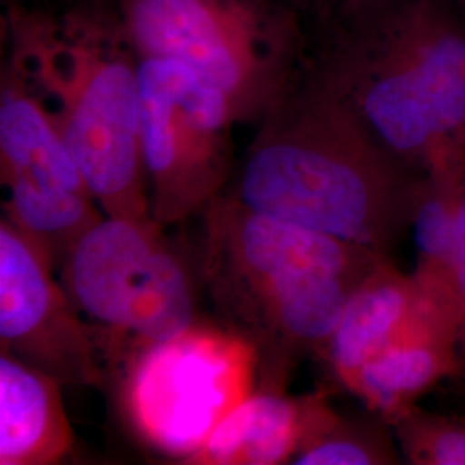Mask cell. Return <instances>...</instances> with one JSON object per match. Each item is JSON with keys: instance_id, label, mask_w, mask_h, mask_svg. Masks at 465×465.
<instances>
[{"instance_id": "8", "label": "cell", "mask_w": 465, "mask_h": 465, "mask_svg": "<svg viewBox=\"0 0 465 465\" xmlns=\"http://www.w3.org/2000/svg\"><path fill=\"white\" fill-rule=\"evenodd\" d=\"M203 214V278L214 302L299 274L364 278L384 253L257 213L223 192Z\"/></svg>"}, {"instance_id": "20", "label": "cell", "mask_w": 465, "mask_h": 465, "mask_svg": "<svg viewBox=\"0 0 465 465\" xmlns=\"http://www.w3.org/2000/svg\"><path fill=\"white\" fill-rule=\"evenodd\" d=\"M460 155H462V159H464V164H465V140H464V143H462V149H460Z\"/></svg>"}, {"instance_id": "15", "label": "cell", "mask_w": 465, "mask_h": 465, "mask_svg": "<svg viewBox=\"0 0 465 465\" xmlns=\"http://www.w3.org/2000/svg\"><path fill=\"white\" fill-rule=\"evenodd\" d=\"M465 164L451 163L424 173L411 217L416 243V280L424 305L455 336L453 259ZM457 343V340H455Z\"/></svg>"}, {"instance_id": "11", "label": "cell", "mask_w": 465, "mask_h": 465, "mask_svg": "<svg viewBox=\"0 0 465 465\" xmlns=\"http://www.w3.org/2000/svg\"><path fill=\"white\" fill-rule=\"evenodd\" d=\"M331 407L321 397L292 399L259 386L186 462L197 465H276L292 462Z\"/></svg>"}, {"instance_id": "12", "label": "cell", "mask_w": 465, "mask_h": 465, "mask_svg": "<svg viewBox=\"0 0 465 465\" xmlns=\"http://www.w3.org/2000/svg\"><path fill=\"white\" fill-rule=\"evenodd\" d=\"M63 386L0 351V465H54L74 447Z\"/></svg>"}, {"instance_id": "6", "label": "cell", "mask_w": 465, "mask_h": 465, "mask_svg": "<svg viewBox=\"0 0 465 465\" xmlns=\"http://www.w3.org/2000/svg\"><path fill=\"white\" fill-rule=\"evenodd\" d=\"M121 381L134 431L186 462L259 388L261 359L242 334L193 324L140 353Z\"/></svg>"}, {"instance_id": "4", "label": "cell", "mask_w": 465, "mask_h": 465, "mask_svg": "<svg viewBox=\"0 0 465 465\" xmlns=\"http://www.w3.org/2000/svg\"><path fill=\"white\" fill-rule=\"evenodd\" d=\"M138 57L178 61L261 121L309 54V23L288 0H111Z\"/></svg>"}, {"instance_id": "16", "label": "cell", "mask_w": 465, "mask_h": 465, "mask_svg": "<svg viewBox=\"0 0 465 465\" xmlns=\"http://www.w3.org/2000/svg\"><path fill=\"white\" fill-rule=\"evenodd\" d=\"M401 453L388 432L378 426L350 422L328 411L316 430L303 441L292 464H400Z\"/></svg>"}, {"instance_id": "18", "label": "cell", "mask_w": 465, "mask_h": 465, "mask_svg": "<svg viewBox=\"0 0 465 465\" xmlns=\"http://www.w3.org/2000/svg\"><path fill=\"white\" fill-rule=\"evenodd\" d=\"M453 309H455V340L459 357V374L465 381V171L457 211L455 259H453Z\"/></svg>"}, {"instance_id": "14", "label": "cell", "mask_w": 465, "mask_h": 465, "mask_svg": "<svg viewBox=\"0 0 465 465\" xmlns=\"http://www.w3.org/2000/svg\"><path fill=\"white\" fill-rule=\"evenodd\" d=\"M457 374L455 338L428 316L397 345L367 362L345 388L390 424L424 393Z\"/></svg>"}, {"instance_id": "5", "label": "cell", "mask_w": 465, "mask_h": 465, "mask_svg": "<svg viewBox=\"0 0 465 465\" xmlns=\"http://www.w3.org/2000/svg\"><path fill=\"white\" fill-rule=\"evenodd\" d=\"M155 219L105 216L67 253L59 282L94 332L107 378L197 324L188 267Z\"/></svg>"}, {"instance_id": "9", "label": "cell", "mask_w": 465, "mask_h": 465, "mask_svg": "<svg viewBox=\"0 0 465 465\" xmlns=\"http://www.w3.org/2000/svg\"><path fill=\"white\" fill-rule=\"evenodd\" d=\"M45 255L0 221V347L61 386L107 380L94 332L54 276Z\"/></svg>"}, {"instance_id": "10", "label": "cell", "mask_w": 465, "mask_h": 465, "mask_svg": "<svg viewBox=\"0 0 465 465\" xmlns=\"http://www.w3.org/2000/svg\"><path fill=\"white\" fill-rule=\"evenodd\" d=\"M431 316L412 274L384 257L353 288L326 349V361L343 386L382 351L397 345Z\"/></svg>"}, {"instance_id": "3", "label": "cell", "mask_w": 465, "mask_h": 465, "mask_svg": "<svg viewBox=\"0 0 465 465\" xmlns=\"http://www.w3.org/2000/svg\"><path fill=\"white\" fill-rule=\"evenodd\" d=\"M4 63L40 102L107 216L153 219L142 155L140 57L111 0L63 13L9 4Z\"/></svg>"}, {"instance_id": "7", "label": "cell", "mask_w": 465, "mask_h": 465, "mask_svg": "<svg viewBox=\"0 0 465 465\" xmlns=\"http://www.w3.org/2000/svg\"><path fill=\"white\" fill-rule=\"evenodd\" d=\"M142 155L150 213L161 224L202 214L226 190L232 102L178 61L140 57Z\"/></svg>"}, {"instance_id": "17", "label": "cell", "mask_w": 465, "mask_h": 465, "mask_svg": "<svg viewBox=\"0 0 465 465\" xmlns=\"http://www.w3.org/2000/svg\"><path fill=\"white\" fill-rule=\"evenodd\" d=\"M401 457L412 465H465V419L407 409L390 422Z\"/></svg>"}, {"instance_id": "19", "label": "cell", "mask_w": 465, "mask_h": 465, "mask_svg": "<svg viewBox=\"0 0 465 465\" xmlns=\"http://www.w3.org/2000/svg\"><path fill=\"white\" fill-rule=\"evenodd\" d=\"M288 2L299 9L302 16L307 19V23H311L312 19L326 13L336 0H288Z\"/></svg>"}, {"instance_id": "13", "label": "cell", "mask_w": 465, "mask_h": 465, "mask_svg": "<svg viewBox=\"0 0 465 465\" xmlns=\"http://www.w3.org/2000/svg\"><path fill=\"white\" fill-rule=\"evenodd\" d=\"M0 178L2 184L90 193L47 113L5 63L0 74Z\"/></svg>"}, {"instance_id": "1", "label": "cell", "mask_w": 465, "mask_h": 465, "mask_svg": "<svg viewBox=\"0 0 465 465\" xmlns=\"http://www.w3.org/2000/svg\"><path fill=\"white\" fill-rule=\"evenodd\" d=\"M307 67L401 164L430 173L465 140V0H336Z\"/></svg>"}, {"instance_id": "2", "label": "cell", "mask_w": 465, "mask_h": 465, "mask_svg": "<svg viewBox=\"0 0 465 465\" xmlns=\"http://www.w3.org/2000/svg\"><path fill=\"white\" fill-rule=\"evenodd\" d=\"M259 124L228 193L388 255L411 224L422 174L384 149L307 63Z\"/></svg>"}]
</instances>
